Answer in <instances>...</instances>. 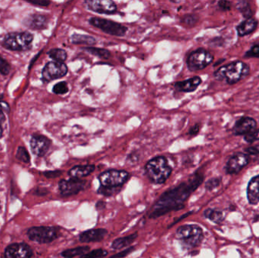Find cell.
I'll return each instance as SVG.
<instances>
[{
	"mask_svg": "<svg viewBox=\"0 0 259 258\" xmlns=\"http://www.w3.org/2000/svg\"><path fill=\"white\" fill-rule=\"evenodd\" d=\"M182 22L185 25H189V26H193V25H196L197 23L198 18L194 16V15H187V16H184L183 18Z\"/></svg>",
	"mask_w": 259,
	"mask_h": 258,
	"instance_id": "cell-35",
	"label": "cell"
},
{
	"mask_svg": "<svg viewBox=\"0 0 259 258\" xmlns=\"http://www.w3.org/2000/svg\"><path fill=\"white\" fill-rule=\"evenodd\" d=\"M90 250L89 246H81V247H74V248L67 249L62 253V256L65 258H74V256H80L85 254Z\"/></svg>",
	"mask_w": 259,
	"mask_h": 258,
	"instance_id": "cell-25",
	"label": "cell"
},
{
	"mask_svg": "<svg viewBox=\"0 0 259 258\" xmlns=\"http://www.w3.org/2000/svg\"><path fill=\"white\" fill-rule=\"evenodd\" d=\"M214 60L212 54L203 49H199L190 53L187 64L191 71H200L210 65Z\"/></svg>",
	"mask_w": 259,
	"mask_h": 258,
	"instance_id": "cell-7",
	"label": "cell"
},
{
	"mask_svg": "<svg viewBox=\"0 0 259 258\" xmlns=\"http://www.w3.org/2000/svg\"><path fill=\"white\" fill-rule=\"evenodd\" d=\"M33 251L25 243H14L6 248L4 258H31Z\"/></svg>",
	"mask_w": 259,
	"mask_h": 258,
	"instance_id": "cell-13",
	"label": "cell"
},
{
	"mask_svg": "<svg viewBox=\"0 0 259 258\" xmlns=\"http://www.w3.org/2000/svg\"><path fill=\"white\" fill-rule=\"evenodd\" d=\"M0 98H1V96H0Z\"/></svg>",
	"mask_w": 259,
	"mask_h": 258,
	"instance_id": "cell-49",
	"label": "cell"
},
{
	"mask_svg": "<svg viewBox=\"0 0 259 258\" xmlns=\"http://www.w3.org/2000/svg\"><path fill=\"white\" fill-rule=\"evenodd\" d=\"M48 20L46 16L34 14L25 21V25L31 29L42 30L47 28Z\"/></svg>",
	"mask_w": 259,
	"mask_h": 258,
	"instance_id": "cell-20",
	"label": "cell"
},
{
	"mask_svg": "<svg viewBox=\"0 0 259 258\" xmlns=\"http://www.w3.org/2000/svg\"><path fill=\"white\" fill-rule=\"evenodd\" d=\"M129 173L119 170H108L99 174V183L101 186L108 188L122 187L129 179Z\"/></svg>",
	"mask_w": 259,
	"mask_h": 258,
	"instance_id": "cell-6",
	"label": "cell"
},
{
	"mask_svg": "<svg viewBox=\"0 0 259 258\" xmlns=\"http://www.w3.org/2000/svg\"><path fill=\"white\" fill-rule=\"evenodd\" d=\"M199 124H196L194 125V126H192L191 128H190V131H189V134H190V135L192 136H195L196 135V134L199 133Z\"/></svg>",
	"mask_w": 259,
	"mask_h": 258,
	"instance_id": "cell-44",
	"label": "cell"
},
{
	"mask_svg": "<svg viewBox=\"0 0 259 258\" xmlns=\"http://www.w3.org/2000/svg\"><path fill=\"white\" fill-rule=\"evenodd\" d=\"M48 55L52 59L54 60V62H61V63H64L68 58L66 51L62 49H51L49 52Z\"/></svg>",
	"mask_w": 259,
	"mask_h": 258,
	"instance_id": "cell-28",
	"label": "cell"
},
{
	"mask_svg": "<svg viewBox=\"0 0 259 258\" xmlns=\"http://www.w3.org/2000/svg\"><path fill=\"white\" fill-rule=\"evenodd\" d=\"M3 134H4V129H3V125L0 124V138H2Z\"/></svg>",
	"mask_w": 259,
	"mask_h": 258,
	"instance_id": "cell-48",
	"label": "cell"
},
{
	"mask_svg": "<svg viewBox=\"0 0 259 258\" xmlns=\"http://www.w3.org/2000/svg\"><path fill=\"white\" fill-rule=\"evenodd\" d=\"M62 174V172L60 171H47V172L44 173V175L47 178H56V177H59Z\"/></svg>",
	"mask_w": 259,
	"mask_h": 258,
	"instance_id": "cell-41",
	"label": "cell"
},
{
	"mask_svg": "<svg viewBox=\"0 0 259 258\" xmlns=\"http://www.w3.org/2000/svg\"><path fill=\"white\" fill-rule=\"evenodd\" d=\"M237 7L241 13L243 15L244 17L247 18V19H250L251 16V11L248 3L239 2L238 4Z\"/></svg>",
	"mask_w": 259,
	"mask_h": 258,
	"instance_id": "cell-33",
	"label": "cell"
},
{
	"mask_svg": "<svg viewBox=\"0 0 259 258\" xmlns=\"http://www.w3.org/2000/svg\"><path fill=\"white\" fill-rule=\"evenodd\" d=\"M145 172L150 181L156 184L165 183L172 173V168L163 156L154 158L146 165Z\"/></svg>",
	"mask_w": 259,
	"mask_h": 258,
	"instance_id": "cell-3",
	"label": "cell"
},
{
	"mask_svg": "<svg viewBox=\"0 0 259 258\" xmlns=\"http://www.w3.org/2000/svg\"><path fill=\"white\" fill-rule=\"evenodd\" d=\"M248 162H249V157L246 154H235L234 156L229 159L226 165V172L229 174H237L248 165Z\"/></svg>",
	"mask_w": 259,
	"mask_h": 258,
	"instance_id": "cell-14",
	"label": "cell"
},
{
	"mask_svg": "<svg viewBox=\"0 0 259 258\" xmlns=\"http://www.w3.org/2000/svg\"><path fill=\"white\" fill-rule=\"evenodd\" d=\"M135 250V247H130L128 248L125 249L123 251L119 252V253H116V254L112 255L111 256V258H123L125 257V256H127L130 253H132V252Z\"/></svg>",
	"mask_w": 259,
	"mask_h": 258,
	"instance_id": "cell-39",
	"label": "cell"
},
{
	"mask_svg": "<svg viewBox=\"0 0 259 258\" xmlns=\"http://www.w3.org/2000/svg\"><path fill=\"white\" fill-rule=\"evenodd\" d=\"M247 197L250 204L259 203V175L250 180L247 188Z\"/></svg>",
	"mask_w": 259,
	"mask_h": 258,
	"instance_id": "cell-19",
	"label": "cell"
},
{
	"mask_svg": "<svg viewBox=\"0 0 259 258\" xmlns=\"http://www.w3.org/2000/svg\"><path fill=\"white\" fill-rule=\"evenodd\" d=\"M244 140L247 143H254V141L259 140V130L257 131H253V132L250 133V134H246L244 137Z\"/></svg>",
	"mask_w": 259,
	"mask_h": 258,
	"instance_id": "cell-36",
	"label": "cell"
},
{
	"mask_svg": "<svg viewBox=\"0 0 259 258\" xmlns=\"http://www.w3.org/2000/svg\"><path fill=\"white\" fill-rule=\"evenodd\" d=\"M220 182H221L220 179H211L205 183V188H206L207 190H212V189H215L216 187L219 186Z\"/></svg>",
	"mask_w": 259,
	"mask_h": 258,
	"instance_id": "cell-37",
	"label": "cell"
},
{
	"mask_svg": "<svg viewBox=\"0 0 259 258\" xmlns=\"http://www.w3.org/2000/svg\"><path fill=\"white\" fill-rule=\"evenodd\" d=\"M176 236L187 247L199 246L203 239V231L196 225H184L176 231Z\"/></svg>",
	"mask_w": 259,
	"mask_h": 258,
	"instance_id": "cell-4",
	"label": "cell"
},
{
	"mask_svg": "<svg viewBox=\"0 0 259 258\" xmlns=\"http://www.w3.org/2000/svg\"><path fill=\"white\" fill-rule=\"evenodd\" d=\"M83 50L93 55V56H97L100 59H108L111 57V53H110L109 51L105 49H102V48L86 47L83 48Z\"/></svg>",
	"mask_w": 259,
	"mask_h": 258,
	"instance_id": "cell-26",
	"label": "cell"
},
{
	"mask_svg": "<svg viewBox=\"0 0 259 258\" xmlns=\"http://www.w3.org/2000/svg\"><path fill=\"white\" fill-rule=\"evenodd\" d=\"M5 120L6 117L5 115H4V111L0 108V124L3 125V123L5 122Z\"/></svg>",
	"mask_w": 259,
	"mask_h": 258,
	"instance_id": "cell-46",
	"label": "cell"
},
{
	"mask_svg": "<svg viewBox=\"0 0 259 258\" xmlns=\"http://www.w3.org/2000/svg\"><path fill=\"white\" fill-rule=\"evenodd\" d=\"M108 255V251L104 249H95L92 251L87 252L82 255L80 258H102Z\"/></svg>",
	"mask_w": 259,
	"mask_h": 258,
	"instance_id": "cell-29",
	"label": "cell"
},
{
	"mask_svg": "<svg viewBox=\"0 0 259 258\" xmlns=\"http://www.w3.org/2000/svg\"><path fill=\"white\" fill-rule=\"evenodd\" d=\"M28 236L31 241L40 244L52 242L59 236L57 229L50 226H34L28 229Z\"/></svg>",
	"mask_w": 259,
	"mask_h": 258,
	"instance_id": "cell-8",
	"label": "cell"
},
{
	"mask_svg": "<svg viewBox=\"0 0 259 258\" xmlns=\"http://www.w3.org/2000/svg\"><path fill=\"white\" fill-rule=\"evenodd\" d=\"M257 123L255 120L251 117H242L239 119L233 128V133L234 135H246L253 132L255 129Z\"/></svg>",
	"mask_w": 259,
	"mask_h": 258,
	"instance_id": "cell-16",
	"label": "cell"
},
{
	"mask_svg": "<svg viewBox=\"0 0 259 258\" xmlns=\"http://www.w3.org/2000/svg\"><path fill=\"white\" fill-rule=\"evenodd\" d=\"M94 171V165H77L71 168L68 174L71 178L81 179L90 175Z\"/></svg>",
	"mask_w": 259,
	"mask_h": 258,
	"instance_id": "cell-21",
	"label": "cell"
},
{
	"mask_svg": "<svg viewBox=\"0 0 259 258\" xmlns=\"http://www.w3.org/2000/svg\"><path fill=\"white\" fill-rule=\"evenodd\" d=\"M249 73V67L240 61L232 62L218 68L214 72L216 80H225L227 83L232 85L238 83L239 80L245 78Z\"/></svg>",
	"mask_w": 259,
	"mask_h": 258,
	"instance_id": "cell-2",
	"label": "cell"
},
{
	"mask_svg": "<svg viewBox=\"0 0 259 258\" xmlns=\"http://www.w3.org/2000/svg\"><path fill=\"white\" fill-rule=\"evenodd\" d=\"M16 159H19L21 162H25V163H29L30 161H31V157H30L28 150L22 146H19L18 148L17 152H16Z\"/></svg>",
	"mask_w": 259,
	"mask_h": 258,
	"instance_id": "cell-30",
	"label": "cell"
},
{
	"mask_svg": "<svg viewBox=\"0 0 259 258\" xmlns=\"http://www.w3.org/2000/svg\"><path fill=\"white\" fill-rule=\"evenodd\" d=\"M89 23L105 34L115 37H123L127 31L126 27L117 22L100 18H91L89 20Z\"/></svg>",
	"mask_w": 259,
	"mask_h": 258,
	"instance_id": "cell-9",
	"label": "cell"
},
{
	"mask_svg": "<svg viewBox=\"0 0 259 258\" xmlns=\"http://www.w3.org/2000/svg\"><path fill=\"white\" fill-rule=\"evenodd\" d=\"M10 71H11V66L9 62L0 56V73L4 75H7L10 74Z\"/></svg>",
	"mask_w": 259,
	"mask_h": 258,
	"instance_id": "cell-34",
	"label": "cell"
},
{
	"mask_svg": "<svg viewBox=\"0 0 259 258\" xmlns=\"http://www.w3.org/2000/svg\"><path fill=\"white\" fill-rule=\"evenodd\" d=\"M30 144L33 153L38 157H43L50 149L51 141L44 136L35 135L31 138Z\"/></svg>",
	"mask_w": 259,
	"mask_h": 258,
	"instance_id": "cell-15",
	"label": "cell"
},
{
	"mask_svg": "<svg viewBox=\"0 0 259 258\" xmlns=\"http://www.w3.org/2000/svg\"><path fill=\"white\" fill-rule=\"evenodd\" d=\"M108 231L105 229H89L81 232L79 235V240L82 243L96 242L102 241Z\"/></svg>",
	"mask_w": 259,
	"mask_h": 258,
	"instance_id": "cell-17",
	"label": "cell"
},
{
	"mask_svg": "<svg viewBox=\"0 0 259 258\" xmlns=\"http://www.w3.org/2000/svg\"><path fill=\"white\" fill-rule=\"evenodd\" d=\"M257 26V22L254 19H248L242 22L236 27L238 35L239 37H244L251 34Z\"/></svg>",
	"mask_w": 259,
	"mask_h": 258,
	"instance_id": "cell-22",
	"label": "cell"
},
{
	"mask_svg": "<svg viewBox=\"0 0 259 258\" xmlns=\"http://www.w3.org/2000/svg\"><path fill=\"white\" fill-rule=\"evenodd\" d=\"M204 216L215 223H221L224 218V214L221 211L211 209V208L205 210V212H204Z\"/></svg>",
	"mask_w": 259,
	"mask_h": 258,
	"instance_id": "cell-27",
	"label": "cell"
},
{
	"mask_svg": "<svg viewBox=\"0 0 259 258\" xmlns=\"http://www.w3.org/2000/svg\"><path fill=\"white\" fill-rule=\"evenodd\" d=\"M86 8L99 14H114L117 6L111 0H87L85 2Z\"/></svg>",
	"mask_w": 259,
	"mask_h": 258,
	"instance_id": "cell-12",
	"label": "cell"
},
{
	"mask_svg": "<svg viewBox=\"0 0 259 258\" xmlns=\"http://www.w3.org/2000/svg\"><path fill=\"white\" fill-rule=\"evenodd\" d=\"M31 4H34V5L40 6V7H48L50 4V1H47V0H31L28 1Z\"/></svg>",
	"mask_w": 259,
	"mask_h": 258,
	"instance_id": "cell-40",
	"label": "cell"
},
{
	"mask_svg": "<svg viewBox=\"0 0 259 258\" xmlns=\"http://www.w3.org/2000/svg\"><path fill=\"white\" fill-rule=\"evenodd\" d=\"M0 108L2 110H7V111H10V106H9L8 103L4 102V101H0Z\"/></svg>",
	"mask_w": 259,
	"mask_h": 258,
	"instance_id": "cell-45",
	"label": "cell"
},
{
	"mask_svg": "<svg viewBox=\"0 0 259 258\" xmlns=\"http://www.w3.org/2000/svg\"><path fill=\"white\" fill-rule=\"evenodd\" d=\"M53 91L54 93L57 94V95L66 94L68 92V83L65 81L59 82L53 86Z\"/></svg>",
	"mask_w": 259,
	"mask_h": 258,
	"instance_id": "cell-32",
	"label": "cell"
},
{
	"mask_svg": "<svg viewBox=\"0 0 259 258\" xmlns=\"http://www.w3.org/2000/svg\"><path fill=\"white\" fill-rule=\"evenodd\" d=\"M245 57L259 58V44L251 46V49L245 53Z\"/></svg>",
	"mask_w": 259,
	"mask_h": 258,
	"instance_id": "cell-38",
	"label": "cell"
},
{
	"mask_svg": "<svg viewBox=\"0 0 259 258\" xmlns=\"http://www.w3.org/2000/svg\"><path fill=\"white\" fill-rule=\"evenodd\" d=\"M86 184V180L71 178L69 180H60L59 183V188L62 195L68 197L77 195L84 189Z\"/></svg>",
	"mask_w": 259,
	"mask_h": 258,
	"instance_id": "cell-11",
	"label": "cell"
},
{
	"mask_svg": "<svg viewBox=\"0 0 259 258\" xmlns=\"http://www.w3.org/2000/svg\"><path fill=\"white\" fill-rule=\"evenodd\" d=\"M120 189H121V187L108 188L100 186V187L98 189V193L104 195V196H112L120 192Z\"/></svg>",
	"mask_w": 259,
	"mask_h": 258,
	"instance_id": "cell-31",
	"label": "cell"
},
{
	"mask_svg": "<svg viewBox=\"0 0 259 258\" xmlns=\"http://www.w3.org/2000/svg\"><path fill=\"white\" fill-rule=\"evenodd\" d=\"M247 153L250 155H259V145L253 146V147H249L245 149Z\"/></svg>",
	"mask_w": 259,
	"mask_h": 258,
	"instance_id": "cell-43",
	"label": "cell"
},
{
	"mask_svg": "<svg viewBox=\"0 0 259 258\" xmlns=\"http://www.w3.org/2000/svg\"><path fill=\"white\" fill-rule=\"evenodd\" d=\"M34 36L29 32L11 33L6 37L4 45L13 51L28 50L31 47Z\"/></svg>",
	"mask_w": 259,
	"mask_h": 258,
	"instance_id": "cell-5",
	"label": "cell"
},
{
	"mask_svg": "<svg viewBox=\"0 0 259 258\" xmlns=\"http://www.w3.org/2000/svg\"><path fill=\"white\" fill-rule=\"evenodd\" d=\"M138 237V232H135V233L127 235V236L116 238L111 243V247L114 249V250H119V249L123 248V247H126V246L131 245L137 239Z\"/></svg>",
	"mask_w": 259,
	"mask_h": 258,
	"instance_id": "cell-23",
	"label": "cell"
},
{
	"mask_svg": "<svg viewBox=\"0 0 259 258\" xmlns=\"http://www.w3.org/2000/svg\"><path fill=\"white\" fill-rule=\"evenodd\" d=\"M68 71V67L65 63L50 62H48L43 68L42 71V77L44 81L50 82L65 77Z\"/></svg>",
	"mask_w": 259,
	"mask_h": 258,
	"instance_id": "cell-10",
	"label": "cell"
},
{
	"mask_svg": "<svg viewBox=\"0 0 259 258\" xmlns=\"http://www.w3.org/2000/svg\"><path fill=\"white\" fill-rule=\"evenodd\" d=\"M102 205H105V202H103V201H99V202H97V204H96V207L99 208V209H102V207H101Z\"/></svg>",
	"mask_w": 259,
	"mask_h": 258,
	"instance_id": "cell-47",
	"label": "cell"
},
{
	"mask_svg": "<svg viewBox=\"0 0 259 258\" xmlns=\"http://www.w3.org/2000/svg\"><path fill=\"white\" fill-rule=\"evenodd\" d=\"M218 6L224 11H228L231 9V4L228 1H220L218 3Z\"/></svg>",
	"mask_w": 259,
	"mask_h": 258,
	"instance_id": "cell-42",
	"label": "cell"
},
{
	"mask_svg": "<svg viewBox=\"0 0 259 258\" xmlns=\"http://www.w3.org/2000/svg\"><path fill=\"white\" fill-rule=\"evenodd\" d=\"M203 176L195 174L187 181L164 192L156 201L150 211V218L162 217L171 211H179L184 208V202L203 181Z\"/></svg>",
	"mask_w": 259,
	"mask_h": 258,
	"instance_id": "cell-1",
	"label": "cell"
},
{
	"mask_svg": "<svg viewBox=\"0 0 259 258\" xmlns=\"http://www.w3.org/2000/svg\"><path fill=\"white\" fill-rule=\"evenodd\" d=\"M202 83V79L199 77H193L184 81L177 82L175 88L178 92H194Z\"/></svg>",
	"mask_w": 259,
	"mask_h": 258,
	"instance_id": "cell-18",
	"label": "cell"
},
{
	"mask_svg": "<svg viewBox=\"0 0 259 258\" xmlns=\"http://www.w3.org/2000/svg\"><path fill=\"white\" fill-rule=\"evenodd\" d=\"M71 42L74 44L87 45L93 46L96 44V40L92 36L84 35V34H74L71 36Z\"/></svg>",
	"mask_w": 259,
	"mask_h": 258,
	"instance_id": "cell-24",
	"label": "cell"
}]
</instances>
